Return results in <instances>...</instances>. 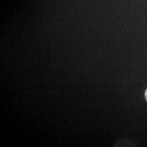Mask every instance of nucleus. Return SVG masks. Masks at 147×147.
<instances>
[{
    "label": "nucleus",
    "instance_id": "obj_1",
    "mask_svg": "<svg viewBox=\"0 0 147 147\" xmlns=\"http://www.w3.org/2000/svg\"><path fill=\"white\" fill-rule=\"evenodd\" d=\"M145 98H146V100L147 101V89L146 90V92H145Z\"/></svg>",
    "mask_w": 147,
    "mask_h": 147
}]
</instances>
